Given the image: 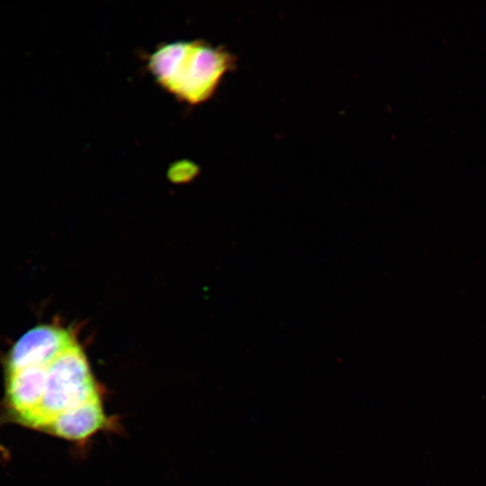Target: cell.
Listing matches in <instances>:
<instances>
[{"label": "cell", "instance_id": "1", "mask_svg": "<svg viewBox=\"0 0 486 486\" xmlns=\"http://www.w3.org/2000/svg\"><path fill=\"white\" fill-rule=\"evenodd\" d=\"M147 65L156 82L177 101L198 105L212 96L235 58L223 49L194 40L159 45Z\"/></svg>", "mask_w": 486, "mask_h": 486}, {"label": "cell", "instance_id": "2", "mask_svg": "<svg viewBox=\"0 0 486 486\" xmlns=\"http://www.w3.org/2000/svg\"><path fill=\"white\" fill-rule=\"evenodd\" d=\"M98 396L85 354L74 344L48 365L41 401L22 424L44 429L56 417Z\"/></svg>", "mask_w": 486, "mask_h": 486}, {"label": "cell", "instance_id": "3", "mask_svg": "<svg viewBox=\"0 0 486 486\" xmlns=\"http://www.w3.org/2000/svg\"><path fill=\"white\" fill-rule=\"evenodd\" d=\"M75 343L70 333L52 325L36 326L14 344L6 359L12 372L31 366H47Z\"/></svg>", "mask_w": 486, "mask_h": 486}, {"label": "cell", "instance_id": "4", "mask_svg": "<svg viewBox=\"0 0 486 486\" xmlns=\"http://www.w3.org/2000/svg\"><path fill=\"white\" fill-rule=\"evenodd\" d=\"M47 366L7 372V400L18 421L27 419L39 407L45 389Z\"/></svg>", "mask_w": 486, "mask_h": 486}, {"label": "cell", "instance_id": "5", "mask_svg": "<svg viewBox=\"0 0 486 486\" xmlns=\"http://www.w3.org/2000/svg\"><path fill=\"white\" fill-rule=\"evenodd\" d=\"M104 419L99 396H95L61 413L43 430L66 439L81 440L101 428Z\"/></svg>", "mask_w": 486, "mask_h": 486}]
</instances>
